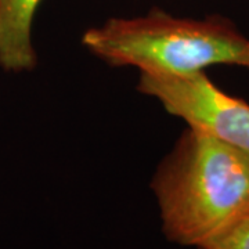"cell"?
<instances>
[{"label":"cell","mask_w":249,"mask_h":249,"mask_svg":"<svg viewBox=\"0 0 249 249\" xmlns=\"http://www.w3.org/2000/svg\"><path fill=\"white\" fill-rule=\"evenodd\" d=\"M151 188L166 240L198 248L249 214V154L188 127Z\"/></svg>","instance_id":"1"},{"label":"cell","mask_w":249,"mask_h":249,"mask_svg":"<svg viewBox=\"0 0 249 249\" xmlns=\"http://www.w3.org/2000/svg\"><path fill=\"white\" fill-rule=\"evenodd\" d=\"M82 43L111 65L158 76H184L217 64L245 67L249 58V39L229 19L175 17L162 10L111 18L88 29Z\"/></svg>","instance_id":"2"},{"label":"cell","mask_w":249,"mask_h":249,"mask_svg":"<svg viewBox=\"0 0 249 249\" xmlns=\"http://www.w3.org/2000/svg\"><path fill=\"white\" fill-rule=\"evenodd\" d=\"M139 90L158 100L190 129L249 154V104L219 89L205 72L184 76L140 73Z\"/></svg>","instance_id":"3"},{"label":"cell","mask_w":249,"mask_h":249,"mask_svg":"<svg viewBox=\"0 0 249 249\" xmlns=\"http://www.w3.org/2000/svg\"><path fill=\"white\" fill-rule=\"evenodd\" d=\"M42 0H0V68L32 71L37 64L32 27Z\"/></svg>","instance_id":"4"},{"label":"cell","mask_w":249,"mask_h":249,"mask_svg":"<svg viewBox=\"0 0 249 249\" xmlns=\"http://www.w3.org/2000/svg\"><path fill=\"white\" fill-rule=\"evenodd\" d=\"M196 249H249V214Z\"/></svg>","instance_id":"5"},{"label":"cell","mask_w":249,"mask_h":249,"mask_svg":"<svg viewBox=\"0 0 249 249\" xmlns=\"http://www.w3.org/2000/svg\"><path fill=\"white\" fill-rule=\"evenodd\" d=\"M244 68H247V70H249V58H248V61H247V64H245V67Z\"/></svg>","instance_id":"6"}]
</instances>
